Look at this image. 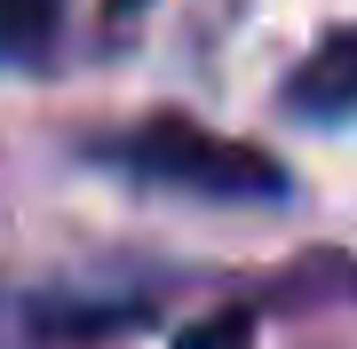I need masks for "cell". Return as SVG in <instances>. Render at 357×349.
Segmentation results:
<instances>
[{"label":"cell","mask_w":357,"mask_h":349,"mask_svg":"<svg viewBox=\"0 0 357 349\" xmlns=\"http://www.w3.org/2000/svg\"><path fill=\"white\" fill-rule=\"evenodd\" d=\"M103 167L135 175V183H167V191H191V199H286V167L262 159L255 143H230L206 135L191 119H151V127H128L112 143H96Z\"/></svg>","instance_id":"1"},{"label":"cell","mask_w":357,"mask_h":349,"mask_svg":"<svg viewBox=\"0 0 357 349\" xmlns=\"http://www.w3.org/2000/svg\"><path fill=\"white\" fill-rule=\"evenodd\" d=\"M56 24H64V0H0V64H40Z\"/></svg>","instance_id":"3"},{"label":"cell","mask_w":357,"mask_h":349,"mask_svg":"<svg viewBox=\"0 0 357 349\" xmlns=\"http://www.w3.org/2000/svg\"><path fill=\"white\" fill-rule=\"evenodd\" d=\"M183 349H246V318H215V334H191Z\"/></svg>","instance_id":"4"},{"label":"cell","mask_w":357,"mask_h":349,"mask_svg":"<svg viewBox=\"0 0 357 349\" xmlns=\"http://www.w3.org/2000/svg\"><path fill=\"white\" fill-rule=\"evenodd\" d=\"M286 111L318 119V127H349L357 119V24L326 32L318 48H310V64L294 72V88H286Z\"/></svg>","instance_id":"2"}]
</instances>
